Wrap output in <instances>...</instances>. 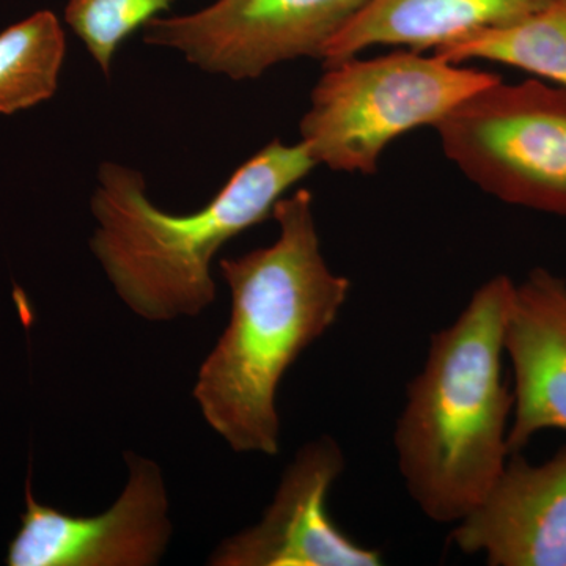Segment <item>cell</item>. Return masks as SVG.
<instances>
[{
  "mask_svg": "<svg viewBox=\"0 0 566 566\" xmlns=\"http://www.w3.org/2000/svg\"><path fill=\"white\" fill-rule=\"evenodd\" d=\"M273 218V244L219 262L232 315L193 387L205 420L234 452L268 457L281 452L283 375L334 326L352 290L324 259L307 189L282 197Z\"/></svg>",
  "mask_w": 566,
  "mask_h": 566,
  "instance_id": "obj_1",
  "label": "cell"
},
{
  "mask_svg": "<svg viewBox=\"0 0 566 566\" xmlns=\"http://www.w3.org/2000/svg\"><path fill=\"white\" fill-rule=\"evenodd\" d=\"M303 142L274 139L234 170L211 202L189 214L161 210L144 175L99 164L88 245L118 297L147 322L193 318L216 300L212 262L233 238L273 218L275 203L315 169Z\"/></svg>",
  "mask_w": 566,
  "mask_h": 566,
  "instance_id": "obj_2",
  "label": "cell"
},
{
  "mask_svg": "<svg viewBox=\"0 0 566 566\" xmlns=\"http://www.w3.org/2000/svg\"><path fill=\"white\" fill-rule=\"evenodd\" d=\"M174 0H69L65 22L76 33L93 62L109 77L123 41L153 18L161 17Z\"/></svg>",
  "mask_w": 566,
  "mask_h": 566,
  "instance_id": "obj_14",
  "label": "cell"
},
{
  "mask_svg": "<svg viewBox=\"0 0 566 566\" xmlns=\"http://www.w3.org/2000/svg\"><path fill=\"white\" fill-rule=\"evenodd\" d=\"M128 483L109 510L73 516L33 497L25 486V512L11 539L9 566H153L170 536L169 495L155 461L126 452Z\"/></svg>",
  "mask_w": 566,
  "mask_h": 566,
  "instance_id": "obj_7",
  "label": "cell"
},
{
  "mask_svg": "<svg viewBox=\"0 0 566 566\" xmlns=\"http://www.w3.org/2000/svg\"><path fill=\"white\" fill-rule=\"evenodd\" d=\"M344 469V450L331 436L301 447L262 520L223 539L208 565H382L378 549L354 542L329 515L327 499Z\"/></svg>",
  "mask_w": 566,
  "mask_h": 566,
  "instance_id": "obj_8",
  "label": "cell"
},
{
  "mask_svg": "<svg viewBox=\"0 0 566 566\" xmlns=\"http://www.w3.org/2000/svg\"><path fill=\"white\" fill-rule=\"evenodd\" d=\"M450 539L490 566H566V446L539 464L512 453Z\"/></svg>",
  "mask_w": 566,
  "mask_h": 566,
  "instance_id": "obj_9",
  "label": "cell"
},
{
  "mask_svg": "<svg viewBox=\"0 0 566 566\" xmlns=\"http://www.w3.org/2000/svg\"><path fill=\"white\" fill-rule=\"evenodd\" d=\"M370 0H214L156 17L144 43L178 52L196 69L232 81L259 80L296 59H319Z\"/></svg>",
  "mask_w": 566,
  "mask_h": 566,
  "instance_id": "obj_6",
  "label": "cell"
},
{
  "mask_svg": "<svg viewBox=\"0 0 566 566\" xmlns=\"http://www.w3.org/2000/svg\"><path fill=\"white\" fill-rule=\"evenodd\" d=\"M515 285L505 274L480 285L455 322L431 335L406 390L394 434L398 469L434 523L468 515L509 460L513 392L502 359Z\"/></svg>",
  "mask_w": 566,
  "mask_h": 566,
  "instance_id": "obj_3",
  "label": "cell"
},
{
  "mask_svg": "<svg viewBox=\"0 0 566 566\" xmlns=\"http://www.w3.org/2000/svg\"><path fill=\"white\" fill-rule=\"evenodd\" d=\"M434 129L447 158L482 191L566 218V88L499 80Z\"/></svg>",
  "mask_w": 566,
  "mask_h": 566,
  "instance_id": "obj_5",
  "label": "cell"
},
{
  "mask_svg": "<svg viewBox=\"0 0 566 566\" xmlns=\"http://www.w3.org/2000/svg\"><path fill=\"white\" fill-rule=\"evenodd\" d=\"M549 0H370L338 33L323 65L345 61L375 46L438 51L485 29L521 20Z\"/></svg>",
  "mask_w": 566,
  "mask_h": 566,
  "instance_id": "obj_11",
  "label": "cell"
},
{
  "mask_svg": "<svg viewBox=\"0 0 566 566\" xmlns=\"http://www.w3.org/2000/svg\"><path fill=\"white\" fill-rule=\"evenodd\" d=\"M65 54V32L50 10L36 11L0 33V115L51 99Z\"/></svg>",
  "mask_w": 566,
  "mask_h": 566,
  "instance_id": "obj_13",
  "label": "cell"
},
{
  "mask_svg": "<svg viewBox=\"0 0 566 566\" xmlns=\"http://www.w3.org/2000/svg\"><path fill=\"white\" fill-rule=\"evenodd\" d=\"M504 352L512 364L510 455L536 434L566 431V281L535 268L516 283L506 315Z\"/></svg>",
  "mask_w": 566,
  "mask_h": 566,
  "instance_id": "obj_10",
  "label": "cell"
},
{
  "mask_svg": "<svg viewBox=\"0 0 566 566\" xmlns=\"http://www.w3.org/2000/svg\"><path fill=\"white\" fill-rule=\"evenodd\" d=\"M501 80L441 55L398 51L324 65L300 123L316 166L370 175L398 137L438 125L476 92Z\"/></svg>",
  "mask_w": 566,
  "mask_h": 566,
  "instance_id": "obj_4",
  "label": "cell"
},
{
  "mask_svg": "<svg viewBox=\"0 0 566 566\" xmlns=\"http://www.w3.org/2000/svg\"><path fill=\"white\" fill-rule=\"evenodd\" d=\"M434 54L455 63H502L566 88V0H549L521 20L472 33Z\"/></svg>",
  "mask_w": 566,
  "mask_h": 566,
  "instance_id": "obj_12",
  "label": "cell"
}]
</instances>
